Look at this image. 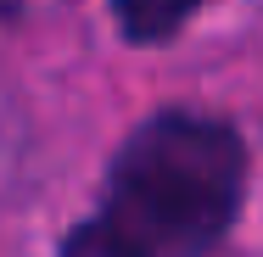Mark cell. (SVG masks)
Instances as JSON below:
<instances>
[{
	"mask_svg": "<svg viewBox=\"0 0 263 257\" xmlns=\"http://www.w3.org/2000/svg\"><path fill=\"white\" fill-rule=\"evenodd\" d=\"M247 202V140L235 123L162 106L140 117L101 173L96 207L56 257H213Z\"/></svg>",
	"mask_w": 263,
	"mask_h": 257,
	"instance_id": "obj_1",
	"label": "cell"
},
{
	"mask_svg": "<svg viewBox=\"0 0 263 257\" xmlns=\"http://www.w3.org/2000/svg\"><path fill=\"white\" fill-rule=\"evenodd\" d=\"M202 6H213V0H112V17H118V34L129 45H162Z\"/></svg>",
	"mask_w": 263,
	"mask_h": 257,
	"instance_id": "obj_2",
	"label": "cell"
},
{
	"mask_svg": "<svg viewBox=\"0 0 263 257\" xmlns=\"http://www.w3.org/2000/svg\"><path fill=\"white\" fill-rule=\"evenodd\" d=\"M11 6H17V0H0V11H11Z\"/></svg>",
	"mask_w": 263,
	"mask_h": 257,
	"instance_id": "obj_3",
	"label": "cell"
}]
</instances>
